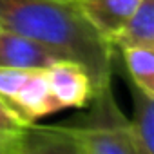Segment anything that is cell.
Returning <instances> with one entry per match:
<instances>
[{"label": "cell", "instance_id": "9c48e42d", "mask_svg": "<svg viewBox=\"0 0 154 154\" xmlns=\"http://www.w3.org/2000/svg\"><path fill=\"white\" fill-rule=\"evenodd\" d=\"M120 65L127 71V80L138 85L147 94L154 96V47L134 45L118 51Z\"/></svg>", "mask_w": 154, "mask_h": 154}, {"label": "cell", "instance_id": "52a82bcc", "mask_svg": "<svg viewBox=\"0 0 154 154\" xmlns=\"http://www.w3.org/2000/svg\"><path fill=\"white\" fill-rule=\"evenodd\" d=\"M114 51L134 45L154 47V0H141L134 13L109 40Z\"/></svg>", "mask_w": 154, "mask_h": 154}, {"label": "cell", "instance_id": "6da1fadb", "mask_svg": "<svg viewBox=\"0 0 154 154\" xmlns=\"http://www.w3.org/2000/svg\"><path fill=\"white\" fill-rule=\"evenodd\" d=\"M0 26L42 42L60 58L82 63L94 91L112 84L120 67L118 51L93 29L76 0H0Z\"/></svg>", "mask_w": 154, "mask_h": 154}, {"label": "cell", "instance_id": "3957f363", "mask_svg": "<svg viewBox=\"0 0 154 154\" xmlns=\"http://www.w3.org/2000/svg\"><path fill=\"white\" fill-rule=\"evenodd\" d=\"M45 76L51 94L56 100L60 111L65 107L84 109L94 94L91 74L82 63L74 60H56L53 65L45 69Z\"/></svg>", "mask_w": 154, "mask_h": 154}, {"label": "cell", "instance_id": "ba28073f", "mask_svg": "<svg viewBox=\"0 0 154 154\" xmlns=\"http://www.w3.org/2000/svg\"><path fill=\"white\" fill-rule=\"evenodd\" d=\"M132 96L131 129L140 154H154V96L141 91L131 80H127Z\"/></svg>", "mask_w": 154, "mask_h": 154}, {"label": "cell", "instance_id": "7a4b0ae2", "mask_svg": "<svg viewBox=\"0 0 154 154\" xmlns=\"http://www.w3.org/2000/svg\"><path fill=\"white\" fill-rule=\"evenodd\" d=\"M87 111L63 122L74 134L82 154H140L131 120L120 109L112 84L94 91Z\"/></svg>", "mask_w": 154, "mask_h": 154}, {"label": "cell", "instance_id": "8992f818", "mask_svg": "<svg viewBox=\"0 0 154 154\" xmlns=\"http://www.w3.org/2000/svg\"><path fill=\"white\" fill-rule=\"evenodd\" d=\"M140 2L141 0H76L85 20L107 42L134 13Z\"/></svg>", "mask_w": 154, "mask_h": 154}, {"label": "cell", "instance_id": "5b68a950", "mask_svg": "<svg viewBox=\"0 0 154 154\" xmlns=\"http://www.w3.org/2000/svg\"><path fill=\"white\" fill-rule=\"evenodd\" d=\"M18 154H82L72 131L65 123L38 125L31 122L24 127Z\"/></svg>", "mask_w": 154, "mask_h": 154}, {"label": "cell", "instance_id": "277c9868", "mask_svg": "<svg viewBox=\"0 0 154 154\" xmlns=\"http://www.w3.org/2000/svg\"><path fill=\"white\" fill-rule=\"evenodd\" d=\"M56 60H60V56L42 42L11 29L2 27L0 31V65L2 67L38 71L47 69Z\"/></svg>", "mask_w": 154, "mask_h": 154}, {"label": "cell", "instance_id": "30bf717a", "mask_svg": "<svg viewBox=\"0 0 154 154\" xmlns=\"http://www.w3.org/2000/svg\"><path fill=\"white\" fill-rule=\"evenodd\" d=\"M26 125L27 123L24 120H20L0 100V154H18Z\"/></svg>", "mask_w": 154, "mask_h": 154}, {"label": "cell", "instance_id": "8fae6325", "mask_svg": "<svg viewBox=\"0 0 154 154\" xmlns=\"http://www.w3.org/2000/svg\"><path fill=\"white\" fill-rule=\"evenodd\" d=\"M0 31H2V26H0Z\"/></svg>", "mask_w": 154, "mask_h": 154}]
</instances>
